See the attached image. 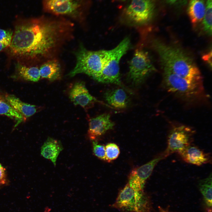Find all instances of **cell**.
<instances>
[{
    "label": "cell",
    "mask_w": 212,
    "mask_h": 212,
    "mask_svg": "<svg viewBox=\"0 0 212 212\" xmlns=\"http://www.w3.org/2000/svg\"><path fill=\"white\" fill-rule=\"evenodd\" d=\"M106 161L110 162L116 159L120 153L119 147L113 143H108L105 146Z\"/></svg>",
    "instance_id": "obj_24"
},
{
    "label": "cell",
    "mask_w": 212,
    "mask_h": 212,
    "mask_svg": "<svg viewBox=\"0 0 212 212\" xmlns=\"http://www.w3.org/2000/svg\"><path fill=\"white\" fill-rule=\"evenodd\" d=\"M165 4L172 7H180L185 6L188 0H161Z\"/></svg>",
    "instance_id": "obj_27"
},
{
    "label": "cell",
    "mask_w": 212,
    "mask_h": 212,
    "mask_svg": "<svg viewBox=\"0 0 212 212\" xmlns=\"http://www.w3.org/2000/svg\"><path fill=\"white\" fill-rule=\"evenodd\" d=\"M202 59L206 62L211 68L212 66V51L211 50L208 53L203 54L202 57Z\"/></svg>",
    "instance_id": "obj_29"
},
{
    "label": "cell",
    "mask_w": 212,
    "mask_h": 212,
    "mask_svg": "<svg viewBox=\"0 0 212 212\" xmlns=\"http://www.w3.org/2000/svg\"><path fill=\"white\" fill-rule=\"evenodd\" d=\"M182 159L186 162L200 166L210 163L211 158L209 154L204 153L191 144L178 153Z\"/></svg>",
    "instance_id": "obj_14"
},
{
    "label": "cell",
    "mask_w": 212,
    "mask_h": 212,
    "mask_svg": "<svg viewBox=\"0 0 212 212\" xmlns=\"http://www.w3.org/2000/svg\"><path fill=\"white\" fill-rule=\"evenodd\" d=\"M16 73L20 78L26 81L37 82L40 78L39 68L35 66H27L19 62L16 66Z\"/></svg>",
    "instance_id": "obj_20"
},
{
    "label": "cell",
    "mask_w": 212,
    "mask_h": 212,
    "mask_svg": "<svg viewBox=\"0 0 212 212\" xmlns=\"http://www.w3.org/2000/svg\"><path fill=\"white\" fill-rule=\"evenodd\" d=\"M69 97L74 105H79L85 109L92 106L96 102L100 103L112 108L90 94L85 83L82 82H78L73 85L69 91Z\"/></svg>",
    "instance_id": "obj_12"
},
{
    "label": "cell",
    "mask_w": 212,
    "mask_h": 212,
    "mask_svg": "<svg viewBox=\"0 0 212 212\" xmlns=\"http://www.w3.org/2000/svg\"><path fill=\"white\" fill-rule=\"evenodd\" d=\"M152 42L163 70L189 80H203L200 70L195 62L183 50L158 39L154 40Z\"/></svg>",
    "instance_id": "obj_2"
},
{
    "label": "cell",
    "mask_w": 212,
    "mask_h": 212,
    "mask_svg": "<svg viewBox=\"0 0 212 212\" xmlns=\"http://www.w3.org/2000/svg\"><path fill=\"white\" fill-rule=\"evenodd\" d=\"M5 97L12 107L26 120L38 111L37 106L26 103L13 95L6 94Z\"/></svg>",
    "instance_id": "obj_17"
},
{
    "label": "cell",
    "mask_w": 212,
    "mask_h": 212,
    "mask_svg": "<svg viewBox=\"0 0 212 212\" xmlns=\"http://www.w3.org/2000/svg\"><path fill=\"white\" fill-rule=\"evenodd\" d=\"M13 35V32L11 30L0 29V42L6 47L9 46Z\"/></svg>",
    "instance_id": "obj_26"
},
{
    "label": "cell",
    "mask_w": 212,
    "mask_h": 212,
    "mask_svg": "<svg viewBox=\"0 0 212 212\" xmlns=\"http://www.w3.org/2000/svg\"><path fill=\"white\" fill-rule=\"evenodd\" d=\"M63 149L60 141L49 137L42 147L41 154L45 158L51 160L55 166L57 157Z\"/></svg>",
    "instance_id": "obj_18"
},
{
    "label": "cell",
    "mask_w": 212,
    "mask_h": 212,
    "mask_svg": "<svg viewBox=\"0 0 212 212\" xmlns=\"http://www.w3.org/2000/svg\"><path fill=\"white\" fill-rule=\"evenodd\" d=\"M158 212H171L167 209L162 208L160 207H159Z\"/></svg>",
    "instance_id": "obj_30"
},
{
    "label": "cell",
    "mask_w": 212,
    "mask_h": 212,
    "mask_svg": "<svg viewBox=\"0 0 212 212\" xmlns=\"http://www.w3.org/2000/svg\"><path fill=\"white\" fill-rule=\"evenodd\" d=\"M198 187L202 194L208 212L212 211V174L211 173L206 178L201 180Z\"/></svg>",
    "instance_id": "obj_22"
},
{
    "label": "cell",
    "mask_w": 212,
    "mask_h": 212,
    "mask_svg": "<svg viewBox=\"0 0 212 212\" xmlns=\"http://www.w3.org/2000/svg\"><path fill=\"white\" fill-rule=\"evenodd\" d=\"M125 90L118 88L107 90L104 93V98L112 108H125L129 106L130 100Z\"/></svg>",
    "instance_id": "obj_15"
},
{
    "label": "cell",
    "mask_w": 212,
    "mask_h": 212,
    "mask_svg": "<svg viewBox=\"0 0 212 212\" xmlns=\"http://www.w3.org/2000/svg\"><path fill=\"white\" fill-rule=\"evenodd\" d=\"M9 182L6 170L0 163V186L7 185Z\"/></svg>",
    "instance_id": "obj_28"
},
{
    "label": "cell",
    "mask_w": 212,
    "mask_h": 212,
    "mask_svg": "<svg viewBox=\"0 0 212 212\" xmlns=\"http://www.w3.org/2000/svg\"><path fill=\"white\" fill-rule=\"evenodd\" d=\"M74 28L71 20L47 14L19 19L9 45L10 52L35 63L57 58L64 45L74 38Z\"/></svg>",
    "instance_id": "obj_1"
},
{
    "label": "cell",
    "mask_w": 212,
    "mask_h": 212,
    "mask_svg": "<svg viewBox=\"0 0 212 212\" xmlns=\"http://www.w3.org/2000/svg\"><path fill=\"white\" fill-rule=\"evenodd\" d=\"M212 0L206 1V11L202 20L203 31L209 36L212 34Z\"/></svg>",
    "instance_id": "obj_23"
},
{
    "label": "cell",
    "mask_w": 212,
    "mask_h": 212,
    "mask_svg": "<svg viewBox=\"0 0 212 212\" xmlns=\"http://www.w3.org/2000/svg\"><path fill=\"white\" fill-rule=\"evenodd\" d=\"M155 71L148 53L137 49L130 62L127 79L133 86H138Z\"/></svg>",
    "instance_id": "obj_9"
},
{
    "label": "cell",
    "mask_w": 212,
    "mask_h": 212,
    "mask_svg": "<svg viewBox=\"0 0 212 212\" xmlns=\"http://www.w3.org/2000/svg\"><path fill=\"white\" fill-rule=\"evenodd\" d=\"M155 11L153 0H131L124 9L122 14L128 22L141 25L151 21Z\"/></svg>",
    "instance_id": "obj_8"
},
{
    "label": "cell",
    "mask_w": 212,
    "mask_h": 212,
    "mask_svg": "<svg viewBox=\"0 0 212 212\" xmlns=\"http://www.w3.org/2000/svg\"><path fill=\"white\" fill-rule=\"evenodd\" d=\"M163 82L167 91L183 100L193 102L204 94L203 81L189 80L170 72L163 70Z\"/></svg>",
    "instance_id": "obj_5"
},
{
    "label": "cell",
    "mask_w": 212,
    "mask_h": 212,
    "mask_svg": "<svg viewBox=\"0 0 212 212\" xmlns=\"http://www.w3.org/2000/svg\"><path fill=\"white\" fill-rule=\"evenodd\" d=\"M90 0H42L43 11L47 14L66 18L80 24L85 22Z\"/></svg>",
    "instance_id": "obj_3"
},
{
    "label": "cell",
    "mask_w": 212,
    "mask_h": 212,
    "mask_svg": "<svg viewBox=\"0 0 212 212\" xmlns=\"http://www.w3.org/2000/svg\"><path fill=\"white\" fill-rule=\"evenodd\" d=\"M148 200L144 190L135 189L127 183L119 193L113 206L130 212H146Z\"/></svg>",
    "instance_id": "obj_7"
},
{
    "label": "cell",
    "mask_w": 212,
    "mask_h": 212,
    "mask_svg": "<svg viewBox=\"0 0 212 212\" xmlns=\"http://www.w3.org/2000/svg\"><path fill=\"white\" fill-rule=\"evenodd\" d=\"M165 158L162 154L144 165L135 168L130 174L127 183L134 189L143 190L146 180L151 175L155 166Z\"/></svg>",
    "instance_id": "obj_11"
},
{
    "label": "cell",
    "mask_w": 212,
    "mask_h": 212,
    "mask_svg": "<svg viewBox=\"0 0 212 212\" xmlns=\"http://www.w3.org/2000/svg\"><path fill=\"white\" fill-rule=\"evenodd\" d=\"M0 115H6L16 121L14 127L25 121L23 116L9 104L4 96L0 93Z\"/></svg>",
    "instance_id": "obj_21"
},
{
    "label": "cell",
    "mask_w": 212,
    "mask_h": 212,
    "mask_svg": "<svg viewBox=\"0 0 212 212\" xmlns=\"http://www.w3.org/2000/svg\"><path fill=\"white\" fill-rule=\"evenodd\" d=\"M108 50L92 51L80 44L75 52V65L68 74L70 77L84 74L96 80L100 75L106 59Z\"/></svg>",
    "instance_id": "obj_4"
},
{
    "label": "cell",
    "mask_w": 212,
    "mask_h": 212,
    "mask_svg": "<svg viewBox=\"0 0 212 212\" xmlns=\"http://www.w3.org/2000/svg\"><path fill=\"white\" fill-rule=\"evenodd\" d=\"M125 0H120V1H125Z\"/></svg>",
    "instance_id": "obj_32"
},
{
    "label": "cell",
    "mask_w": 212,
    "mask_h": 212,
    "mask_svg": "<svg viewBox=\"0 0 212 212\" xmlns=\"http://www.w3.org/2000/svg\"><path fill=\"white\" fill-rule=\"evenodd\" d=\"M114 125L109 114H101L90 120L88 136L90 139L95 140L108 130L112 129Z\"/></svg>",
    "instance_id": "obj_13"
},
{
    "label": "cell",
    "mask_w": 212,
    "mask_h": 212,
    "mask_svg": "<svg viewBox=\"0 0 212 212\" xmlns=\"http://www.w3.org/2000/svg\"><path fill=\"white\" fill-rule=\"evenodd\" d=\"M130 44L129 39L125 38L115 47L108 50L102 70L96 80L103 83L115 84L129 90L121 81L119 64L121 58L129 49Z\"/></svg>",
    "instance_id": "obj_6"
},
{
    "label": "cell",
    "mask_w": 212,
    "mask_h": 212,
    "mask_svg": "<svg viewBox=\"0 0 212 212\" xmlns=\"http://www.w3.org/2000/svg\"><path fill=\"white\" fill-rule=\"evenodd\" d=\"M194 133L191 128L186 125L173 126L168 136L167 147L163 153L165 157L174 153H178L191 144Z\"/></svg>",
    "instance_id": "obj_10"
},
{
    "label": "cell",
    "mask_w": 212,
    "mask_h": 212,
    "mask_svg": "<svg viewBox=\"0 0 212 212\" xmlns=\"http://www.w3.org/2000/svg\"><path fill=\"white\" fill-rule=\"evenodd\" d=\"M6 47L5 46L0 42V52L5 48Z\"/></svg>",
    "instance_id": "obj_31"
},
{
    "label": "cell",
    "mask_w": 212,
    "mask_h": 212,
    "mask_svg": "<svg viewBox=\"0 0 212 212\" xmlns=\"http://www.w3.org/2000/svg\"><path fill=\"white\" fill-rule=\"evenodd\" d=\"M39 70L41 78L53 81L59 79L61 77V66L57 58L43 63L39 68Z\"/></svg>",
    "instance_id": "obj_16"
},
{
    "label": "cell",
    "mask_w": 212,
    "mask_h": 212,
    "mask_svg": "<svg viewBox=\"0 0 212 212\" xmlns=\"http://www.w3.org/2000/svg\"><path fill=\"white\" fill-rule=\"evenodd\" d=\"M93 152L94 155L100 159L106 161L105 146L92 141Z\"/></svg>",
    "instance_id": "obj_25"
},
{
    "label": "cell",
    "mask_w": 212,
    "mask_h": 212,
    "mask_svg": "<svg viewBox=\"0 0 212 212\" xmlns=\"http://www.w3.org/2000/svg\"><path fill=\"white\" fill-rule=\"evenodd\" d=\"M206 9L205 0H190L187 12L194 26L200 23L204 18Z\"/></svg>",
    "instance_id": "obj_19"
}]
</instances>
